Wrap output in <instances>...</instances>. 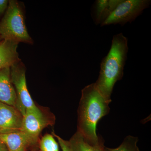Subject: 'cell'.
Returning a JSON list of instances; mask_svg holds the SVG:
<instances>
[{
	"label": "cell",
	"mask_w": 151,
	"mask_h": 151,
	"mask_svg": "<svg viewBox=\"0 0 151 151\" xmlns=\"http://www.w3.org/2000/svg\"><path fill=\"white\" fill-rule=\"evenodd\" d=\"M110 103L97 90L94 83L81 90L77 131L90 145H96L103 142L97 134L96 127L98 121L109 113Z\"/></svg>",
	"instance_id": "1"
},
{
	"label": "cell",
	"mask_w": 151,
	"mask_h": 151,
	"mask_svg": "<svg viewBox=\"0 0 151 151\" xmlns=\"http://www.w3.org/2000/svg\"><path fill=\"white\" fill-rule=\"evenodd\" d=\"M128 39L122 33L113 37L112 44L107 55L100 65L98 78L95 86L100 94L109 103L113 87L124 75V69L128 53Z\"/></svg>",
	"instance_id": "2"
},
{
	"label": "cell",
	"mask_w": 151,
	"mask_h": 151,
	"mask_svg": "<svg viewBox=\"0 0 151 151\" xmlns=\"http://www.w3.org/2000/svg\"><path fill=\"white\" fill-rule=\"evenodd\" d=\"M0 37L17 42L32 44L25 24L23 12L16 1H9L6 13L0 22Z\"/></svg>",
	"instance_id": "3"
},
{
	"label": "cell",
	"mask_w": 151,
	"mask_h": 151,
	"mask_svg": "<svg viewBox=\"0 0 151 151\" xmlns=\"http://www.w3.org/2000/svg\"><path fill=\"white\" fill-rule=\"evenodd\" d=\"M11 81L16 93L15 108L23 116L26 111H37L40 108L35 105L28 90L26 68L20 61L10 67Z\"/></svg>",
	"instance_id": "4"
},
{
	"label": "cell",
	"mask_w": 151,
	"mask_h": 151,
	"mask_svg": "<svg viewBox=\"0 0 151 151\" xmlns=\"http://www.w3.org/2000/svg\"><path fill=\"white\" fill-rule=\"evenodd\" d=\"M151 3L149 0H123L101 26L112 24L124 25L132 22L148 7Z\"/></svg>",
	"instance_id": "5"
},
{
	"label": "cell",
	"mask_w": 151,
	"mask_h": 151,
	"mask_svg": "<svg viewBox=\"0 0 151 151\" xmlns=\"http://www.w3.org/2000/svg\"><path fill=\"white\" fill-rule=\"evenodd\" d=\"M55 117L51 113L47 115L43 110L26 111L23 116L22 131L35 142H39L42 130L55 123Z\"/></svg>",
	"instance_id": "6"
},
{
	"label": "cell",
	"mask_w": 151,
	"mask_h": 151,
	"mask_svg": "<svg viewBox=\"0 0 151 151\" xmlns=\"http://www.w3.org/2000/svg\"><path fill=\"white\" fill-rule=\"evenodd\" d=\"M23 119L15 107L0 103V134L21 131Z\"/></svg>",
	"instance_id": "7"
},
{
	"label": "cell",
	"mask_w": 151,
	"mask_h": 151,
	"mask_svg": "<svg viewBox=\"0 0 151 151\" xmlns=\"http://www.w3.org/2000/svg\"><path fill=\"white\" fill-rule=\"evenodd\" d=\"M0 141L5 145L8 151H28L38 144L22 130L9 134H1Z\"/></svg>",
	"instance_id": "8"
},
{
	"label": "cell",
	"mask_w": 151,
	"mask_h": 151,
	"mask_svg": "<svg viewBox=\"0 0 151 151\" xmlns=\"http://www.w3.org/2000/svg\"><path fill=\"white\" fill-rule=\"evenodd\" d=\"M19 42L8 39L0 41V70L21 61L17 51Z\"/></svg>",
	"instance_id": "9"
},
{
	"label": "cell",
	"mask_w": 151,
	"mask_h": 151,
	"mask_svg": "<svg viewBox=\"0 0 151 151\" xmlns=\"http://www.w3.org/2000/svg\"><path fill=\"white\" fill-rule=\"evenodd\" d=\"M17 96L12 81L10 68L0 70V103L15 107Z\"/></svg>",
	"instance_id": "10"
},
{
	"label": "cell",
	"mask_w": 151,
	"mask_h": 151,
	"mask_svg": "<svg viewBox=\"0 0 151 151\" xmlns=\"http://www.w3.org/2000/svg\"><path fill=\"white\" fill-rule=\"evenodd\" d=\"M123 0H97L95 1L93 16L95 24H102L110 17Z\"/></svg>",
	"instance_id": "11"
},
{
	"label": "cell",
	"mask_w": 151,
	"mask_h": 151,
	"mask_svg": "<svg viewBox=\"0 0 151 151\" xmlns=\"http://www.w3.org/2000/svg\"><path fill=\"white\" fill-rule=\"evenodd\" d=\"M73 151H104L103 142L96 145H90L84 140L82 135L76 131L68 141Z\"/></svg>",
	"instance_id": "12"
},
{
	"label": "cell",
	"mask_w": 151,
	"mask_h": 151,
	"mask_svg": "<svg viewBox=\"0 0 151 151\" xmlns=\"http://www.w3.org/2000/svg\"><path fill=\"white\" fill-rule=\"evenodd\" d=\"M138 141L137 137L128 136L118 147L112 149L105 147L104 151H140L137 146Z\"/></svg>",
	"instance_id": "13"
},
{
	"label": "cell",
	"mask_w": 151,
	"mask_h": 151,
	"mask_svg": "<svg viewBox=\"0 0 151 151\" xmlns=\"http://www.w3.org/2000/svg\"><path fill=\"white\" fill-rule=\"evenodd\" d=\"M40 151H59L58 143L53 135L46 134L40 139L38 144Z\"/></svg>",
	"instance_id": "14"
},
{
	"label": "cell",
	"mask_w": 151,
	"mask_h": 151,
	"mask_svg": "<svg viewBox=\"0 0 151 151\" xmlns=\"http://www.w3.org/2000/svg\"><path fill=\"white\" fill-rule=\"evenodd\" d=\"M52 134L53 135L55 138H56L62 151H73L70 147L68 141L63 139L62 138L55 134L54 132L52 133Z\"/></svg>",
	"instance_id": "15"
},
{
	"label": "cell",
	"mask_w": 151,
	"mask_h": 151,
	"mask_svg": "<svg viewBox=\"0 0 151 151\" xmlns=\"http://www.w3.org/2000/svg\"><path fill=\"white\" fill-rule=\"evenodd\" d=\"M9 3V1L7 0H0V15L6 11Z\"/></svg>",
	"instance_id": "16"
},
{
	"label": "cell",
	"mask_w": 151,
	"mask_h": 151,
	"mask_svg": "<svg viewBox=\"0 0 151 151\" xmlns=\"http://www.w3.org/2000/svg\"><path fill=\"white\" fill-rule=\"evenodd\" d=\"M0 151H8L5 145L0 141Z\"/></svg>",
	"instance_id": "17"
},
{
	"label": "cell",
	"mask_w": 151,
	"mask_h": 151,
	"mask_svg": "<svg viewBox=\"0 0 151 151\" xmlns=\"http://www.w3.org/2000/svg\"><path fill=\"white\" fill-rule=\"evenodd\" d=\"M0 39H2L1 38V37H0Z\"/></svg>",
	"instance_id": "18"
},
{
	"label": "cell",
	"mask_w": 151,
	"mask_h": 151,
	"mask_svg": "<svg viewBox=\"0 0 151 151\" xmlns=\"http://www.w3.org/2000/svg\"><path fill=\"white\" fill-rule=\"evenodd\" d=\"M1 40H2V39H0V41H1Z\"/></svg>",
	"instance_id": "19"
},
{
	"label": "cell",
	"mask_w": 151,
	"mask_h": 151,
	"mask_svg": "<svg viewBox=\"0 0 151 151\" xmlns=\"http://www.w3.org/2000/svg\"></svg>",
	"instance_id": "20"
}]
</instances>
